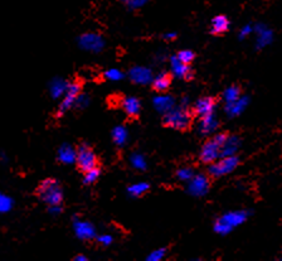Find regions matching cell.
I'll return each instance as SVG.
<instances>
[{
	"label": "cell",
	"instance_id": "6da1fadb",
	"mask_svg": "<svg viewBox=\"0 0 282 261\" xmlns=\"http://www.w3.org/2000/svg\"><path fill=\"white\" fill-rule=\"evenodd\" d=\"M35 197L51 207H58L63 202V190L54 178L43 179L35 188Z\"/></svg>",
	"mask_w": 282,
	"mask_h": 261
},
{
	"label": "cell",
	"instance_id": "7a4b0ae2",
	"mask_svg": "<svg viewBox=\"0 0 282 261\" xmlns=\"http://www.w3.org/2000/svg\"><path fill=\"white\" fill-rule=\"evenodd\" d=\"M191 123H193V115L184 107H177V109L173 107L164 114V119H162V124L166 128L180 130V131L188 130L191 127Z\"/></svg>",
	"mask_w": 282,
	"mask_h": 261
},
{
	"label": "cell",
	"instance_id": "3957f363",
	"mask_svg": "<svg viewBox=\"0 0 282 261\" xmlns=\"http://www.w3.org/2000/svg\"><path fill=\"white\" fill-rule=\"evenodd\" d=\"M227 139H228V134H225V132H219L208 139L200 150V161L204 164H211L216 162L220 157L223 145Z\"/></svg>",
	"mask_w": 282,
	"mask_h": 261
},
{
	"label": "cell",
	"instance_id": "277c9868",
	"mask_svg": "<svg viewBox=\"0 0 282 261\" xmlns=\"http://www.w3.org/2000/svg\"><path fill=\"white\" fill-rule=\"evenodd\" d=\"M74 163L77 165L78 170L82 173L87 172L90 169H94L96 166H98L100 161H98V157L94 153V150L90 147L89 144L82 143L80 144L76 149V159H74Z\"/></svg>",
	"mask_w": 282,
	"mask_h": 261
},
{
	"label": "cell",
	"instance_id": "5b68a950",
	"mask_svg": "<svg viewBox=\"0 0 282 261\" xmlns=\"http://www.w3.org/2000/svg\"><path fill=\"white\" fill-rule=\"evenodd\" d=\"M240 164V159L236 155H227V157H223L222 159H219L218 162H213L209 165L208 169V175L209 177H213V178H219L225 174H229L231 172H233L237 166Z\"/></svg>",
	"mask_w": 282,
	"mask_h": 261
},
{
	"label": "cell",
	"instance_id": "8992f818",
	"mask_svg": "<svg viewBox=\"0 0 282 261\" xmlns=\"http://www.w3.org/2000/svg\"><path fill=\"white\" fill-rule=\"evenodd\" d=\"M246 217H247V213L245 211L227 213V215L222 216V217L217 220L214 229L218 233H220V235H227L228 232H231L233 227L242 224L246 220Z\"/></svg>",
	"mask_w": 282,
	"mask_h": 261
},
{
	"label": "cell",
	"instance_id": "52a82bcc",
	"mask_svg": "<svg viewBox=\"0 0 282 261\" xmlns=\"http://www.w3.org/2000/svg\"><path fill=\"white\" fill-rule=\"evenodd\" d=\"M81 91H82V82H81V81H74L71 85H68V87H67L66 90V95H64L62 102H61L60 106H58V118L63 116V115L66 114V112L73 106L74 103L77 102V100L81 96Z\"/></svg>",
	"mask_w": 282,
	"mask_h": 261
},
{
	"label": "cell",
	"instance_id": "ba28073f",
	"mask_svg": "<svg viewBox=\"0 0 282 261\" xmlns=\"http://www.w3.org/2000/svg\"><path fill=\"white\" fill-rule=\"evenodd\" d=\"M209 178L208 175L198 174L194 175L189 181L188 191L193 196H204L209 191Z\"/></svg>",
	"mask_w": 282,
	"mask_h": 261
},
{
	"label": "cell",
	"instance_id": "9c48e42d",
	"mask_svg": "<svg viewBox=\"0 0 282 261\" xmlns=\"http://www.w3.org/2000/svg\"><path fill=\"white\" fill-rule=\"evenodd\" d=\"M170 64H171V71H173V73H174L177 77L183 78V80L186 81L193 80L194 72L193 69H191L190 65L180 62V61L177 58V56H173V57L170 58Z\"/></svg>",
	"mask_w": 282,
	"mask_h": 261
},
{
	"label": "cell",
	"instance_id": "30bf717a",
	"mask_svg": "<svg viewBox=\"0 0 282 261\" xmlns=\"http://www.w3.org/2000/svg\"><path fill=\"white\" fill-rule=\"evenodd\" d=\"M214 109H216V98L211 96L199 98L194 106V114L198 115L199 118H204L208 115H213Z\"/></svg>",
	"mask_w": 282,
	"mask_h": 261
},
{
	"label": "cell",
	"instance_id": "8fae6325",
	"mask_svg": "<svg viewBox=\"0 0 282 261\" xmlns=\"http://www.w3.org/2000/svg\"><path fill=\"white\" fill-rule=\"evenodd\" d=\"M153 90L159 94L161 92H166L169 90V87L171 86V82H173V76L168 72H162L159 76H157L155 78H153Z\"/></svg>",
	"mask_w": 282,
	"mask_h": 261
},
{
	"label": "cell",
	"instance_id": "7c38bea8",
	"mask_svg": "<svg viewBox=\"0 0 282 261\" xmlns=\"http://www.w3.org/2000/svg\"><path fill=\"white\" fill-rule=\"evenodd\" d=\"M121 106H123L124 111L126 112L127 116L130 118H137L141 110V105H140L139 98H126L121 101Z\"/></svg>",
	"mask_w": 282,
	"mask_h": 261
},
{
	"label": "cell",
	"instance_id": "4fadbf2b",
	"mask_svg": "<svg viewBox=\"0 0 282 261\" xmlns=\"http://www.w3.org/2000/svg\"><path fill=\"white\" fill-rule=\"evenodd\" d=\"M130 77L135 83H140V85H145L153 81V73L150 69L144 68V67H135L130 71Z\"/></svg>",
	"mask_w": 282,
	"mask_h": 261
},
{
	"label": "cell",
	"instance_id": "5bb4252c",
	"mask_svg": "<svg viewBox=\"0 0 282 261\" xmlns=\"http://www.w3.org/2000/svg\"><path fill=\"white\" fill-rule=\"evenodd\" d=\"M80 42L83 48L90 49V51L97 52L103 47L102 39L96 34H85L83 37H81Z\"/></svg>",
	"mask_w": 282,
	"mask_h": 261
},
{
	"label": "cell",
	"instance_id": "9a60e30c",
	"mask_svg": "<svg viewBox=\"0 0 282 261\" xmlns=\"http://www.w3.org/2000/svg\"><path fill=\"white\" fill-rule=\"evenodd\" d=\"M229 20L224 15H217L212 19L211 23V33L212 34H223L228 31Z\"/></svg>",
	"mask_w": 282,
	"mask_h": 261
},
{
	"label": "cell",
	"instance_id": "2e32d148",
	"mask_svg": "<svg viewBox=\"0 0 282 261\" xmlns=\"http://www.w3.org/2000/svg\"><path fill=\"white\" fill-rule=\"evenodd\" d=\"M200 119L202 120H200L199 124V132L202 135L211 134V132H213L218 128V121L214 119L213 115H208V116H204V118Z\"/></svg>",
	"mask_w": 282,
	"mask_h": 261
},
{
	"label": "cell",
	"instance_id": "e0dca14e",
	"mask_svg": "<svg viewBox=\"0 0 282 261\" xmlns=\"http://www.w3.org/2000/svg\"><path fill=\"white\" fill-rule=\"evenodd\" d=\"M240 140L236 138V136H229L228 139L225 140L224 145H223L222 153H220V157H227V155H233L237 152L238 147H240Z\"/></svg>",
	"mask_w": 282,
	"mask_h": 261
},
{
	"label": "cell",
	"instance_id": "ac0fdd59",
	"mask_svg": "<svg viewBox=\"0 0 282 261\" xmlns=\"http://www.w3.org/2000/svg\"><path fill=\"white\" fill-rule=\"evenodd\" d=\"M155 102V107H157L159 111L161 112H168L169 110L173 109V103H174V100L171 96H159L154 100Z\"/></svg>",
	"mask_w": 282,
	"mask_h": 261
},
{
	"label": "cell",
	"instance_id": "d6986e66",
	"mask_svg": "<svg viewBox=\"0 0 282 261\" xmlns=\"http://www.w3.org/2000/svg\"><path fill=\"white\" fill-rule=\"evenodd\" d=\"M76 232H77L78 237L83 238V240H89L94 236V228L90 224H77L76 225Z\"/></svg>",
	"mask_w": 282,
	"mask_h": 261
},
{
	"label": "cell",
	"instance_id": "ffe728a7",
	"mask_svg": "<svg viewBox=\"0 0 282 261\" xmlns=\"http://www.w3.org/2000/svg\"><path fill=\"white\" fill-rule=\"evenodd\" d=\"M241 94H242V90L240 86L237 85H232L231 87L224 91V100L227 101V103L234 102V101H238L241 98Z\"/></svg>",
	"mask_w": 282,
	"mask_h": 261
},
{
	"label": "cell",
	"instance_id": "44dd1931",
	"mask_svg": "<svg viewBox=\"0 0 282 261\" xmlns=\"http://www.w3.org/2000/svg\"><path fill=\"white\" fill-rule=\"evenodd\" d=\"M112 138H114V141L116 145L123 147L124 144H125L126 139H127V131H126L125 128L117 127L116 129H114V131H112Z\"/></svg>",
	"mask_w": 282,
	"mask_h": 261
},
{
	"label": "cell",
	"instance_id": "7402d4cb",
	"mask_svg": "<svg viewBox=\"0 0 282 261\" xmlns=\"http://www.w3.org/2000/svg\"><path fill=\"white\" fill-rule=\"evenodd\" d=\"M101 169L100 166H96L94 169H90L83 173V183L85 184H94L97 179L100 178Z\"/></svg>",
	"mask_w": 282,
	"mask_h": 261
},
{
	"label": "cell",
	"instance_id": "603a6c76",
	"mask_svg": "<svg viewBox=\"0 0 282 261\" xmlns=\"http://www.w3.org/2000/svg\"><path fill=\"white\" fill-rule=\"evenodd\" d=\"M76 159V150L71 147H63L60 150V161L63 163H72Z\"/></svg>",
	"mask_w": 282,
	"mask_h": 261
},
{
	"label": "cell",
	"instance_id": "cb8c5ba5",
	"mask_svg": "<svg viewBox=\"0 0 282 261\" xmlns=\"http://www.w3.org/2000/svg\"><path fill=\"white\" fill-rule=\"evenodd\" d=\"M149 190H150L149 183L143 182V183H137L131 187H128V193H130L131 196H134V197H140V196L145 195Z\"/></svg>",
	"mask_w": 282,
	"mask_h": 261
},
{
	"label": "cell",
	"instance_id": "d4e9b609",
	"mask_svg": "<svg viewBox=\"0 0 282 261\" xmlns=\"http://www.w3.org/2000/svg\"><path fill=\"white\" fill-rule=\"evenodd\" d=\"M177 58L180 62H183V64L190 65L194 61V58H195V55H194V52L190 51V49H184V51H180L179 53H178Z\"/></svg>",
	"mask_w": 282,
	"mask_h": 261
},
{
	"label": "cell",
	"instance_id": "484cf974",
	"mask_svg": "<svg viewBox=\"0 0 282 261\" xmlns=\"http://www.w3.org/2000/svg\"><path fill=\"white\" fill-rule=\"evenodd\" d=\"M177 177L180 179V181H190L191 178L194 177V172L191 168H188V166H186V168H180L179 170L177 172Z\"/></svg>",
	"mask_w": 282,
	"mask_h": 261
},
{
	"label": "cell",
	"instance_id": "4316f807",
	"mask_svg": "<svg viewBox=\"0 0 282 261\" xmlns=\"http://www.w3.org/2000/svg\"><path fill=\"white\" fill-rule=\"evenodd\" d=\"M131 163H132V165L136 168V169L144 170L146 168V162H145V159L143 158V155H140V154L132 155Z\"/></svg>",
	"mask_w": 282,
	"mask_h": 261
},
{
	"label": "cell",
	"instance_id": "83f0119b",
	"mask_svg": "<svg viewBox=\"0 0 282 261\" xmlns=\"http://www.w3.org/2000/svg\"><path fill=\"white\" fill-rule=\"evenodd\" d=\"M166 253H168V250L166 249H157V250H155V251H153V253L148 256V260L149 261H160L165 258Z\"/></svg>",
	"mask_w": 282,
	"mask_h": 261
},
{
	"label": "cell",
	"instance_id": "f1b7e54d",
	"mask_svg": "<svg viewBox=\"0 0 282 261\" xmlns=\"http://www.w3.org/2000/svg\"><path fill=\"white\" fill-rule=\"evenodd\" d=\"M105 76L108 78V80L119 81L124 77V73L121 71H119V69H108V71L105 73Z\"/></svg>",
	"mask_w": 282,
	"mask_h": 261
},
{
	"label": "cell",
	"instance_id": "f546056e",
	"mask_svg": "<svg viewBox=\"0 0 282 261\" xmlns=\"http://www.w3.org/2000/svg\"><path fill=\"white\" fill-rule=\"evenodd\" d=\"M123 1L128 4V5L134 6V8H137V6H141L143 4H145L148 0H123Z\"/></svg>",
	"mask_w": 282,
	"mask_h": 261
},
{
	"label": "cell",
	"instance_id": "4dcf8cb0",
	"mask_svg": "<svg viewBox=\"0 0 282 261\" xmlns=\"http://www.w3.org/2000/svg\"><path fill=\"white\" fill-rule=\"evenodd\" d=\"M98 242H100L101 245H103V246H108V245L112 242V237L108 235H103L101 236V237H98Z\"/></svg>",
	"mask_w": 282,
	"mask_h": 261
},
{
	"label": "cell",
	"instance_id": "1f68e13d",
	"mask_svg": "<svg viewBox=\"0 0 282 261\" xmlns=\"http://www.w3.org/2000/svg\"><path fill=\"white\" fill-rule=\"evenodd\" d=\"M165 39H175L177 38V33H171V34H165L164 35Z\"/></svg>",
	"mask_w": 282,
	"mask_h": 261
},
{
	"label": "cell",
	"instance_id": "d6a6232c",
	"mask_svg": "<svg viewBox=\"0 0 282 261\" xmlns=\"http://www.w3.org/2000/svg\"><path fill=\"white\" fill-rule=\"evenodd\" d=\"M73 260H82V261H86V260H87V258H86V256H76V258H74Z\"/></svg>",
	"mask_w": 282,
	"mask_h": 261
}]
</instances>
